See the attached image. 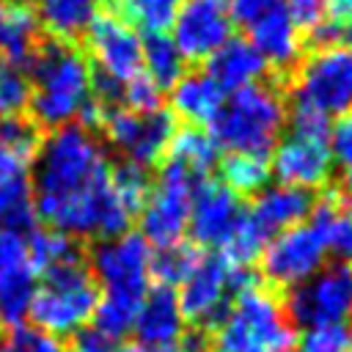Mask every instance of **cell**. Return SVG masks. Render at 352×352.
Masks as SVG:
<instances>
[{"mask_svg": "<svg viewBox=\"0 0 352 352\" xmlns=\"http://www.w3.org/2000/svg\"><path fill=\"white\" fill-rule=\"evenodd\" d=\"M168 99H170V116L184 118L190 126H201V124H212L217 118V113L223 110L226 94L217 88V82L206 74V72H184L179 82H173L168 88Z\"/></svg>", "mask_w": 352, "mask_h": 352, "instance_id": "obj_22", "label": "cell"}, {"mask_svg": "<svg viewBox=\"0 0 352 352\" xmlns=\"http://www.w3.org/2000/svg\"><path fill=\"white\" fill-rule=\"evenodd\" d=\"M319 212L324 214V236H327V253L333 250L341 261L352 264V217L341 214L333 198H322L316 201Z\"/></svg>", "mask_w": 352, "mask_h": 352, "instance_id": "obj_35", "label": "cell"}, {"mask_svg": "<svg viewBox=\"0 0 352 352\" xmlns=\"http://www.w3.org/2000/svg\"><path fill=\"white\" fill-rule=\"evenodd\" d=\"M217 157H220L217 143L201 126L176 129V135L168 146V162L184 168L195 179H206V173L217 165Z\"/></svg>", "mask_w": 352, "mask_h": 352, "instance_id": "obj_26", "label": "cell"}, {"mask_svg": "<svg viewBox=\"0 0 352 352\" xmlns=\"http://www.w3.org/2000/svg\"><path fill=\"white\" fill-rule=\"evenodd\" d=\"M99 126L104 129V138L143 170L168 154L176 135V118L162 107L154 113H132L121 104H104Z\"/></svg>", "mask_w": 352, "mask_h": 352, "instance_id": "obj_13", "label": "cell"}, {"mask_svg": "<svg viewBox=\"0 0 352 352\" xmlns=\"http://www.w3.org/2000/svg\"><path fill=\"white\" fill-rule=\"evenodd\" d=\"M30 165L33 157L0 143V223L25 234L36 228V212L30 201Z\"/></svg>", "mask_w": 352, "mask_h": 352, "instance_id": "obj_18", "label": "cell"}, {"mask_svg": "<svg viewBox=\"0 0 352 352\" xmlns=\"http://www.w3.org/2000/svg\"><path fill=\"white\" fill-rule=\"evenodd\" d=\"M248 41L267 60V66H275V69H289L302 58V36L289 19L286 8H278L270 16L250 25Z\"/></svg>", "mask_w": 352, "mask_h": 352, "instance_id": "obj_23", "label": "cell"}, {"mask_svg": "<svg viewBox=\"0 0 352 352\" xmlns=\"http://www.w3.org/2000/svg\"><path fill=\"white\" fill-rule=\"evenodd\" d=\"M297 352H352V324L305 327Z\"/></svg>", "mask_w": 352, "mask_h": 352, "instance_id": "obj_37", "label": "cell"}, {"mask_svg": "<svg viewBox=\"0 0 352 352\" xmlns=\"http://www.w3.org/2000/svg\"><path fill=\"white\" fill-rule=\"evenodd\" d=\"M292 96L297 107L344 118L352 110V47H316L302 58Z\"/></svg>", "mask_w": 352, "mask_h": 352, "instance_id": "obj_9", "label": "cell"}, {"mask_svg": "<svg viewBox=\"0 0 352 352\" xmlns=\"http://www.w3.org/2000/svg\"><path fill=\"white\" fill-rule=\"evenodd\" d=\"M226 0H184L170 22V41L184 60H206L231 38Z\"/></svg>", "mask_w": 352, "mask_h": 352, "instance_id": "obj_14", "label": "cell"}, {"mask_svg": "<svg viewBox=\"0 0 352 352\" xmlns=\"http://www.w3.org/2000/svg\"><path fill=\"white\" fill-rule=\"evenodd\" d=\"M204 258V250L192 242H179L170 248H162L160 253H154L151 261V278L157 280V286L165 289H179L184 283V278L195 270V264Z\"/></svg>", "mask_w": 352, "mask_h": 352, "instance_id": "obj_30", "label": "cell"}, {"mask_svg": "<svg viewBox=\"0 0 352 352\" xmlns=\"http://www.w3.org/2000/svg\"><path fill=\"white\" fill-rule=\"evenodd\" d=\"M330 162L338 179L346 190H352V116L338 118L336 126H330Z\"/></svg>", "mask_w": 352, "mask_h": 352, "instance_id": "obj_38", "label": "cell"}, {"mask_svg": "<svg viewBox=\"0 0 352 352\" xmlns=\"http://www.w3.org/2000/svg\"><path fill=\"white\" fill-rule=\"evenodd\" d=\"M135 336L140 346H170L184 338V316L173 289L151 286L135 316Z\"/></svg>", "mask_w": 352, "mask_h": 352, "instance_id": "obj_19", "label": "cell"}, {"mask_svg": "<svg viewBox=\"0 0 352 352\" xmlns=\"http://www.w3.org/2000/svg\"><path fill=\"white\" fill-rule=\"evenodd\" d=\"M0 352H66L58 336L38 330L36 324H14L0 336Z\"/></svg>", "mask_w": 352, "mask_h": 352, "instance_id": "obj_36", "label": "cell"}, {"mask_svg": "<svg viewBox=\"0 0 352 352\" xmlns=\"http://www.w3.org/2000/svg\"><path fill=\"white\" fill-rule=\"evenodd\" d=\"M30 102L28 66L0 55V118H16Z\"/></svg>", "mask_w": 352, "mask_h": 352, "instance_id": "obj_33", "label": "cell"}, {"mask_svg": "<svg viewBox=\"0 0 352 352\" xmlns=\"http://www.w3.org/2000/svg\"><path fill=\"white\" fill-rule=\"evenodd\" d=\"M289 352H294V349H289Z\"/></svg>", "mask_w": 352, "mask_h": 352, "instance_id": "obj_47", "label": "cell"}, {"mask_svg": "<svg viewBox=\"0 0 352 352\" xmlns=\"http://www.w3.org/2000/svg\"><path fill=\"white\" fill-rule=\"evenodd\" d=\"M38 22L33 8L25 3H3L0 6V55L28 66L36 52Z\"/></svg>", "mask_w": 352, "mask_h": 352, "instance_id": "obj_25", "label": "cell"}, {"mask_svg": "<svg viewBox=\"0 0 352 352\" xmlns=\"http://www.w3.org/2000/svg\"><path fill=\"white\" fill-rule=\"evenodd\" d=\"M242 201L234 195L223 182L214 179H201L192 192V206H190V226L187 231L192 234V245L204 248H220L234 226L242 217Z\"/></svg>", "mask_w": 352, "mask_h": 352, "instance_id": "obj_17", "label": "cell"}, {"mask_svg": "<svg viewBox=\"0 0 352 352\" xmlns=\"http://www.w3.org/2000/svg\"><path fill=\"white\" fill-rule=\"evenodd\" d=\"M38 275L30 264L28 234L0 223V322L22 324L36 294Z\"/></svg>", "mask_w": 352, "mask_h": 352, "instance_id": "obj_15", "label": "cell"}, {"mask_svg": "<svg viewBox=\"0 0 352 352\" xmlns=\"http://www.w3.org/2000/svg\"><path fill=\"white\" fill-rule=\"evenodd\" d=\"M253 283L256 278L248 270L231 267L223 256L204 253V258L195 264V270L184 278V283L176 292L184 324L212 330L223 319L231 300Z\"/></svg>", "mask_w": 352, "mask_h": 352, "instance_id": "obj_8", "label": "cell"}, {"mask_svg": "<svg viewBox=\"0 0 352 352\" xmlns=\"http://www.w3.org/2000/svg\"><path fill=\"white\" fill-rule=\"evenodd\" d=\"M349 217H352V204H349Z\"/></svg>", "mask_w": 352, "mask_h": 352, "instance_id": "obj_46", "label": "cell"}, {"mask_svg": "<svg viewBox=\"0 0 352 352\" xmlns=\"http://www.w3.org/2000/svg\"><path fill=\"white\" fill-rule=\"evenodd\" d=\"M286 118L283 94L275 85L256 82L226 96L223 110L209 124V135L220 151L267 157L280 140Z\"/></svg>", "mask_w": 352, "mask_h": 352, "instance_id": "obj_5", "label": "cell"}, {"mask_svg": "<svg viewBox=\"0 0 352 352\" xmlns=\"http://www.w3.org/2000/svg\"><path fill=\"white\" fill-rule=\"evenodd\" d=\"M311 209H314L311 192L286 184H267L261 192H256L250 209L245 212L272 239L275 234L305 223V217H311Z\"/></svg>", "mask_w": 352, "mask_h": 352, "instance_id": "obj_20", "label": "cell"}, {"mask_svg": "<svg viewBox=\"0 0 352 352\" xmlns=\"http://www.w3.org/2000/svg\"><path fill=\"white\" fill-rule=\"evenodd\" d=\"M220 176L223 184L234 192V195H256L267 187L270 182V160L258 157V154H226L223 165H220Z\"/></svg>", "mask_w": 352, "mask_h": 352, "instance_id": "obj_29", "label": "cell"}, {"mask_svg": "<svg viewBox=\"0 0 352 352\" xmlns=\"http://www.w3.org/2000/svg\"><path fill=\"white\" fill-rule=\"evenodd\" d=\"M28 253H30V264H33L36 275H44L60 264L82 258L77 239H72L60 231H52V228H33L28 234Z\"/></svg>", "mask_w": 352, "mask_h": 352, "instance_id": "obj_28", "label": "cell"}, {"mask_svg": "<svg viewBox=\"0 0 352 352\" xmlns=\"http://www.w3.org/2000/svg\"><path fill=\"white\" fill-rule=\"evenodd\" d=\"M30 113L47 129L69 126L94 99V69L82 50L69 41L36 47L30 58Z\"/></svg>", "mask_w": 352, "mask_h": 352, "instance_id": "obj_3", "label": "cell"}, {"mask_svg": "<svg viewBox=\"0 0 352 352\" xmlns=\"http://www.w3.org/2000/svg\"><path fill=\"white\" fill-rule=\"evenodd\" d=\"M226 6H228V14H231V22H236L239 28L248 30L258 19L283 8V0H226Z\"/></svg>", "mask_w": 352, "mask_h": 352, "instance_id": "obj_40", "label": "cell"}, {"mask_svg": "<svg viewBox=\"0 0 352 352\" xmlns=\"http://www.w3.org/2000/svg\"><path fill=\"white\" fill-rule=\"evenodd\" d=\"M283 8L300 33L316 30L324 22V0H283Z\"/></svg>", "mask_w": 352, "mask_h": 352, "instance_id": "obj_41", "label": "cell"}, {"mask_svg": "<svg viewBox=\"0 0 352 352\" xmlns=\"http://www.w3.org/2000/svg\"><path fill=\"white\" fill-rule=\"evenodd\" d=\"M118 99H121V107L132 113H154L162 107V88L154 85L146 74H138L135 80L118 88Z\"/></svg>", "mask_w": 352, "mask_h": 352, "instance_id": "obj_39", "label": "cell"}, {"mask_svg": "<svg viewBox=\"0 0 352 352\" xmlns=\"http://www.w3.org/2000/svg\"><path fill=\"white\" fill-rule=\"evenodd\" d=\"M324 16L338 28H352V0H324Z\"/></svg>", "mask_w": 352, "mask_h": 352, "instance_id": "obj_43", "label": "cell"}, {"mask_svg": "<svg viewBox=\"0 0 352 352\" xmlns=\"http://www.w3.org/2000/svg\"><path fill=\"white\" fill-rule=\"evenodd\" d=\"M201 179L190 176L184 168L165 162L160 179L151 184L148 198L140 209V236L154 248H170L184 242L190 226L192 192Z\"/></svg>", "mask_w": 352, "mask_h": 352, "instance_id": "obj_10", "label": "cell"}, {"mask_svg": "<svg viewBox=\"0 0 352 352\" xmlns=\"http://www.w3.org/2000/svg\"><path fill=\"white\" fill-rule=\"evenodd\" d=\"M151 261L154 250L140 234H121L102 239L91 253V275L102 286L94 330L107 338H121L135 327L138 308L151 289Z\"/></svg>", "mask_w": 352, "mask_h": 352, "instance_id": "obj_2", "label": "cell"}, {"mask_svg": "<svg viewBox=\"0 0 352 352\" xmlns=\"http://www.w3.org/2000/svg\"><path fill=\"white\" fill-rule=\"evenodd\" d=\"M184 63L187 60L182 58V52L170 41V36L148 33L143 38V72L154 85L170 88L173 82H179L184 74Z\"/></svg>", "mask_w": 352, "mask_h": 352, "instance_id": "obj_27", "label": "cell"}, {"mask_svg": "<svg viewBox=\"0 0 352 352\" xmlns=\"http://www.w3.org/2000/svg\"><path fill=\"white\" fill-rule=\"evenodd\" d=\"M182 3L184 0H116L118 11L124 14L121 19H126L135 30L143 28L146 33H162L170 28Z\"/></svg>", "mask_w": 352, "mask_h": 352, "instance_id": "obj_32", "label": "cell"}, {"mask_svg": "<svg viewBox=\"0 0 352 352\" xmlns=\"http://www.w3.org/2000/svg\"><path fill=\"white\" fill-rule=\"evenodd\" d=\"M294 327L283 300L258 280L242 289L212 327V352H289Z\"/></svg>", "mask_w": 352, "mask_h": 352, "instance_id": "obj_4", "label": "cell"}, {"mask_svg": "<svg viewBox=\"0 0 352 352\" xmlns=\"http://www.w3.org/2000/svg\"><path fill=\"white\" fill-rule=\"evenodd\" d=\"M104 0H33V16L55 41L85 36L91 22L102 14Z\"/></svg>", "mask_w": 352, "mask_h": 352, "instance_id": "obj_24", "label": "cell"}, {"mask_svg": "<svg viewBox=\"0 0 352 352\" xmlns=\"http://www.w3.org/2000/svg\"><path fill=\"white\" fill-rule=\"evenodd\" d=\"M113 352H143V346H140V344H121V346H116Z\"/></svg>", "mask_w": 352, "mask_h": 352, "instance_id": "obj_45", "label": "cell"}, {"mask_svg": "<svg viewBox=\"0 0 352 352\" xmlns=\"http://www.w3.org/2000/svg\"><path fill=\"white\" fill-rule=\"evenodd\" d=\"M110 184H113V198L118 201V206L129 217L140 214V209H143V204L148 198V190H151V179L146 176V170L132 165V162H126V165L113 170V182Z\"/></svg>", "mask_w": 352, "mask_h": 352, "instance_id": "obj_34", "label": "cell"}, {"mask_svg": "<svg viewBox=\"0 0 352 352\" xmlns=\"http://www.w3.org/2000/svg\"><path fill=\"white\" fill-rule=\"evenodd\" d=\"M327 140L330 138L289 132L272 148L270 173L278 179V184L297 187V190H305V192L322 187L333 173Z\"/></svg>", "mask_w": 352, "mask_h": 352, "instance_id": "obj_16", "label": "cell"}, {"mask_svg": "<svg viewBox=\"0 0 352 352\" xmlns=\"http://www.w3.org/2000/svg\"><path fill=\"white\" fill-rule=\"evenodd\" d=\"M267 242H270V236L250 220L248 212H242L239 223L234 226V231L228 234V239H226L220 248H223V258H226L231 267L248 270L250 264H256V261L261 258Z\"/></svg>", "mask_w": 352, "mask_h": 352, "instance_id": "obj_31", "label": "cell"}, {"mask_svg": "<svg viewBox=\"0 0 352 352\" xmlns=\"http://www.w3.org/2000/svg\"><path fill=\"white\" fill-rule=\"evenodd\" d=\"M267 69H270L267 60L256 52V47L248 38L231 36L217 52H212L206 58L204 72L217 82V88L223 94H234V91H242V88L261 82Z\"/></svg>", "mask_w": 352, "mask_h": 352, "instance_id": "obj_21", "label": "cell"}, {"mask_svg": "<svg viewBox=\"0 0 352 352\" xmlns=\"http://www.w3.org/2000/svg\"><path fill=\"white\" fill-rule=\"evenodd\" d=\"M113 165L99 138L69 124L50 129L33 157L30 201L38 220L72 239H113L129 231V217L113 198Z\"/></svg>", "mask_w": 352, "mask_h": 352, "instance_id": "obj_1", "label": "cell"}, {"mask_svg": "<svg viewBox=\"0 0 352 352\" xmlns=\"http://www.w3.org/2000/svg\"><path fill=\"white\" fill-rule=\"evenodd\" d=\"M0 6H3V3H0Z\"/></svg>", "mask_w": 352, "mask_h": 352, "instance_id": "obj_48", "label": "cell"}, {"mask_svg": "<svg viewBox=\"0 0 352 352\" xmlns=\"http://www.w3.org/2000/svg\"><path fill=\"white\" fill-rule=\"evenodd\" d=\"M143 352H204V341L195 336H184L179 344L170 346H143Z\"/></svg>", "mask_w": 352, "mask_h": 352, "instance_id": "obj_44", "label": "cell"}, {"mask_svg": "<svg viewBox=\"0 0 352 352\" xmlns=\"http://www.w3.org/2000/svg\"><path fill=\"white\" fill-rule=\"evenodd\" d=\"M283 308L292 324H352V264L336 261L322 267L305 283L289 289Z\"/></svg>", "mask_w": 352, "mask_h": 352, "instance_id": "obj_11", "label": "cell"}, {"mask_svg": "<svg viewBox=\"0 0 352 352\" xmlns=\"http://www.w3.org/2000/svg\"><path fill=\"white\" fill-rule=\"evenodd\" d=\"M327 258L324 214L314 204L308 223L275 234L261 253V272L275 289H294L314 278Z\"/></svg>", "mask_w": 352, "mask_h": 352, "instance_id": "obj_7", "label": "cell"}, {"mask_svg": "<svg viewBox=\"0 0 352 352\" xmlns=\"http://www.w3.org/2000/svg\"><path fill=\"white\" fill-rule=\"evenodd\" d=\"M113 349H116V341L107 338V336H102L94 327H85V330L74 333L72 352H113Z\"/></svg>", "mask_w": 352, "mask_h": 352, "instance_id": "obj_42", "label": "cell"}, {"mask_svg": "<svg viewBox=\"0 0 352 352\" xmlns=\"http://www.w3.org/2000/svg\"><path fill=\"white\" fill-rule=\"evenodd\" d=\"M88 63L99 72V85L121 88L143 74V38L118 14H99L85 30Z\"/></svg>", "mask_w": 352, "mask_h": 352, "instance_id": "obj_12", "label": "cell"}, {"mask_svg": "<svg viewBox=\"0 0 352 352\" xmlns=\"http://www.w3.org/2000/svg\"><path fill=\"white\" fill-rule=\"evenodd\" d=\"M99 302V286L85 258L60 264L41 275L28 316L50 336H74L88 327Z\"/></svg>", "mask_w": 352, "mask_h": 352, "instance_id": "obj_6", "label": "cell"}]
</instances>
